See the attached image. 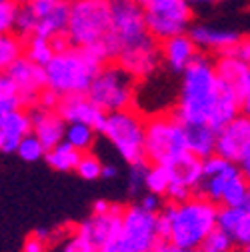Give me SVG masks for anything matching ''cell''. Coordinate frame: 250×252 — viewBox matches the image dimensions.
Here are the masks:
<instances>
[{"label": "cell", "instance_id": "ba28073f", "mask_svg": "<svg viewBox=\"0 0 250 252\" xmlns=\"http://www.w3.org/2000/svg\"><path fill=\"white\" fill-rule=\"evenodd\" d=\"M100 134L128 164L144 160V118L134 108L108 112Z\"/></svg>", "mask_w": 250, "mask_h": 252}, {"label": "cell", "instance_id": "e575fe53", "mask_svg": "<svg viewBox=\"0 0 250 252\" xmlns=\"http://www.w3.org/2000/svg\"><path fill=\"white\" fill-rule=\"evenodd\" d=\"M16 10H18V4L12 2V0H4V2H0V36L12 32Z\"/></svg>", "mask_w": 250, "mask_h": 252}, {"label": "cell", "instance_id": "b9f144b4", "mask_svg": "<svg viewBox=\"0 0 250 252\" xmlns=\"http://www.w3.org/2000/svg\"><path fill=\"white\" fill-rule=\"evenodd\" d=\"M150 252H198V248H194V250H184V248L174 246V244L168 242V240H158V242L152 246Z\"/></svg>", "mask_w": 250, "mask_h": 252}, {"label": "cell", "instance_id": "ab89813d", "mask_svg": "<svg viewBox=\"0 0 250 252\" xmlns=\"http://www.w3.org/2000/svg\"><path fill=\"white\" fill-rule=\"evenodd\" d=\"M20 108H22V104H20L18 94H12V96H2V98H0V114L14 112V110H20Z\"/></svg>", "mask_w": 250, "mask_h": 252}, {"label": "cell", "instance_id": "484cf974", "mask_svg": "<svg viewBox=\"0 0 250 252\" xmlns=\"http://www.w3.org/2000/svg\"><path fill=\"white\" fill-rule=\"evenodd\" d=\"M82 152L74 150L72 146H68L66 142H60L54 148L44 152V160L50 168H54L56 172H72L80 160Z\"/></svg>", "mask_w": 250, "mask_h": 252}, {"label": "cell", "instance_id": "5bb4252c", "mask_svg": "<svg viewBox=\"0 0 250 252\" xmlns=\"http://www.w3.org/2000/svg\"><path fill=\"white\" fill-rule=\"evenodd\" d=\"M116 64L126 70L136 82L142 78L152 76L162 64V56H160V42H156L152 36H146L144 40L124 48L116 56Z\"/></svg>", "mask_w": 250, "mask_h": 252}, {"label": "cell", "instance_id": "d6a6232c", "mask_svg": "<svg viewBox=\"0 0 250 252\" xmlns=\"http://www.w3.org/2000/svg\"><path fill=\"white\" fill-rule=\"evenodd\" d=\"M44 148H42V144L36 140V136H32V134H28V136H24L22 140H20V144H18V148H16V154L20 156V158L24 160V162H38V160H42L44 158Z\"/></svg>", "mask_w": 250, "mask_h": 252}, {"label": "cell", "instance_id": "4316f807", "mask_svg": "<svg viewBox=\"0 0 250 252\" xmlns=\"http://www.w3.org/2000/svg\"><path fill=\"white\" fill-rule=\"evenodd\" d=\"M62 142H66L78 152H90L96 142V132L86 124H66Z\"/></svg>", "mask_w": 250, "mask_h": 252}, {"label": "cell", "instance_id": "1f68e13d", "mask_svg": "<svg viewBox=\"0 0 250 252\" xmlns=\"http://www.w3.org/2000/svg\"><path fill=\"white\" fill-rule=\"evenodd\" d=\"M100 170H102V162L98 160V156L92 154V152H82L80 160H78V164L74 168V172L84 180L100 178Z\"/></svg>", "mask_w": 250, "mask_h": 252}, {"label": "cell", "instance_id": "bcb514c9", "mask_svg": "<svg viewBox=\"0 0 250 252\" xmlns=\"http://www.w3.org/2000/svg\"><path fill=\"white\" fill-rule=\"evenodd\" d=\"M16 4H28V2H34V0H12Z\"/></svg>", "mask_w": 250, "mask_h": 252}, {"label": "cell", "instance_id": "5b68a950", "mask_svg": "<svg viewBox=\"0 0 250 252\" xmlns=\"http://www.w3.org/2000/svg\"><path fill=\"white\" fill-rule=\"evenodd\" d=\"M216 212L218 206L200 196L172 204L168 242L184 250L198 248L204 236L216 226Z\"/></svg>", "mask_w": 250, "mask_h": 252}, {"label": "cell", "instance_id": "83f0119b", "mask_svg": "<svg viewBox=\"0 0 250 252\" xmlns=\"http://www.w3.org/2000/svg\"><path fill=\"white\" fill-rule=\"evenodd\" d=\"M24 42V48H22V56L28 58L30 62H34L38 66H46L48 62L52 60L54 56V50H52V44L50 40L46 38H38V36H32V38H26L22 40Z\"/></svg>", "mask_w": 250, "mask_h": 252}, {"label": "cell", "instance_id": "d590c367", "mask_svg": "<svg viewBox=\"0 0 250 252\" xmlns=\"http://www.w3.org/2000/svg\"><path fill=\"white\" fill-rule=\"evenodd\" d=\"M220 56H226V58H236V60H242V62H248L250 64V40L248 36H242L236 44H232L226 52H222ZM218 58V56H216Z\"/></svg>", "mask_w": 250, "mask_h": 252}, {"label": "cell", "instance_id": "c3c4849f", "mask_svg": "<svg viewBox=\"0 0 250 252\" xmlns=\"http://www.w3.org/2000/svg\"><path fill=\"white\" fill-rule=\"evenodd\" d=\"M0 2H4V0H0Z\"/></svg>", "mask_w": 250, "mask_h": 252}, {"label": "cell", "instance_id": "7c38bea8", "mask_svg": "<svg viewBox=\"0 0 250 252\" xmlns=\"http://www.w3.org/2000/svg\"><path fill=\"white\" fill-rule=\"evenodd\" d=\"M118 242L124 252H150L152 246L158 242L156 214L142 210L138 204L124 206Z\"/></svg>", "mask_w": 250, "mask_h": 252}, {"label": "cell", "instance_id": "4dcf8cb0", "mask_svg": "<svg viewBox=\"0 0 250 252\" xmlns=\"http://www.w3.org/2000/svg\"><path fill=\"white\" fill-rule=\"evenodd\" d=\"M234 244H232V240L228 238V234H224L220 228H212L206 236H204V240L200 242V246H198V252H234Z\"/></svg>", "mask_w": 250, "mask_h": 252}, {"label": "cell", "instance_id": "ffe728a7", "mask_svg": "<svg viewBox=\"0 0 250 252\" xmlns=\"http://www.w3.org/2000/svg\"><path fill=\"white\" fill-rule=\"evenodd\" d=\"M216 228H220L234 246L250 250V204L246 206H218Z\"/></svg>", "mask_w": 250, "mask_h": 252}, {"label": "cell", "instance_id": "cb8c5ba5", "mask_svg": "<svg viewBox=\"0 0 250 252\" xmlns=\"http://www.w3.org/2000/svg\"><path fill=\"white\" fill-rule=\"evenodd\" d=\"M184 130V140H186V150L192 156L204 160L214 154V138L216 132L206 124H182Z\"/></svg>", "mask_w": 250, "mask_h": 252}, {"label": "cell", "instance_id": "8d00e7d4", "mask_svg": "<svg viewBox=\"0 0 250 252\" xmlns=\"http://www.w3.org/2000/svg\"><path fill=\"white\" fill-rule=\"evenodd\" d=\"M22 252H48V238L44 232L36 230L34 234H30L22 246Z\"/></svg>", "mask_w": 250, "mask_h": 252}, {"label": "cell", "instance_id": "e0dca14e", "mask_svg": "<svg viewBox=\"0 0 250 252\" xmlns=\"http://www.w3.org/2000/svg\"><path fill=\"white\" fill-rule=\"evenodd\" d=\"M214 70L220 82H224L240 106V112L248 116L250 112V64L236 58L218 56L214 60Z\"/></svg>", "mask_w": 250, "mask_h": 252}, {"label": "cell", "instance_id": "f546056e", "mask_svg": "<svg viewBox=\"0 0 250 252\" xmlns=\"http://www.w3.org/2000/svg\"><path fill=\"white\" fill-rule=\"evenodd\" d=\"M168 184H170V174H168V170L164 166H156V164L148 166V172H146V178H144L146 192L164 198V192H166Z\"/></svg>", "mask_w": 250, "mask_h": 252}, {"label": "cell", "instance_id": "9a60e30c", "mask_svg": "<svg viewBox=\"0 0 250 252\" xmlns=\"http://www.w3.org/2000/svg\"><path fill=\"white\" fill-rule=\"evenodd\" d=\"M6 74L10 76V80L16 86V92H18V98H20L22 108L28 110V108L36 106L40 92L46 88L44 68L34 64V62H30L28 58L20 56V58H16L12 64L8 66Z\"/></svg>", "mask_w": 250, "mask_h": 252}, {"label": "cell", "instance_id": "2e32d148", "mask_svg": "<svg viewBox=\"0 0 250 252\" xmlns=\"http://www.w3.org/2000/svg\"><path fill=\"white\" fill-rule=\"evenodd\" d=\"M122 210L124 206L114 204L110 206V210L102 212V214H94L92 212L84 222H80L76 234L82 236L92 248H100L108 242H114L120 236V226H122Z\"/></svg>", "mask_w": 250, "mask_h": 252}, {"label": "cell", "instance_id": "7a4b0ae2", "mask_svg": "<svg viewBox=\"0 0 250 252\" xmlns=\"http://www.w3.org/2000/svg\"><path fill=\"white\" fill-rule=\"evenodd\" d=\"M110 18V0H70L66 26V38L70 46L88 48L102 64H108Z\"/></svg>", "mask_w": 250, "mask_h": 252}, {"label": "cell", "instance_id": "4fadbf2b", "mask_svg": "<svg viewBox=\"0 0 250 252\" xmlns=\"http://www.w3.org/2000/svg\"><path fill=\"white\" fill-rule=\"evenodd\" d=\"M240 176H244V174L240 172V168L236 164L212 154L202 160V176L194 188V196L206 198L208 202L220 206L226 190Z\"/></svg>", "mask_w": 250, "mask_h": 252}, {"label": "cell", "instance_id": "7dc6e473", "mask_svg": "<svg viewBox=\"0 0 250 252\" xmlns=\"http://www.w3.org/2000/svg\"><path fill=\"white\" fill-rule=\"evenodd\" d=\"M130 2H136V4H140V6H144V4L148 2V0H130Z\"/></svg>", "mask_w": 250, "mask_h": 252}, {"label": "cell", "instance_id": "ee69618b", "mask_svg": "<svg viewBox=\"0 0 250 252\" xmlns=\"http://www.w3.org/2000/svg\"><path fill=\"white\" fill-rule=\"evenodd\" d=\"M110 206H112V202H108V200H96L94 206H92V212H94V214H102V212L110 210Z\"/></svg>", "mask_w": 250, "mask_h": 252}, {"label": "cell", "instance_id": "52a82bcc", "mask_svg": "<svg viewBox=\"0 0 250 252\" xmlns=\"http://www.w3.org/2000/svg\"><path fill=\"white\" fill-rule=\"evenodd\" d=\"M86 96L104 114L126 110V108H132L134 104L136 80L126 70H122L116 62H108L92 78L86 90Z\"/></svg>", "mask_w": 250, "mask_h": 252}, {"label": "cell", "instance_id": "8992f818", "mask_svg": "<svg viewBox=\"0 0 250 252\" xmlns=\"http://www.w3.org/2000/svg\"><path fill=\"white\" fill-rule=\"evenodd\" d=\"M186 152L182 124L170 112L144 120V160L148 164L168 168Z\"/></svg>", "mask_w": 250, "mask_h": 252}, {"label": "cell", "instance_id": "603a6c76", "mask_svg": "<svg viewBox=\"0 0 250 252\" xmlns=\"http://www.w3.org/2000/svg\"><path fill=\"white\" fill-rule=\"evenodd\" d=\"M32 132L28 112L24 108L0 114V150L4 154L16 152L20 140Z\"/></svg>", "mask_w": 250, "mask_h": 252}, {"label": "cell", "instance_id": "44dd1931", "mask_svg": "<svg viewBox=\"0 0 250 252\" xmlns=\"http://www.w3.org/2000/svg\"><path fill=\"white\" fill-rule=\"evenodd\" d=\"M26 112L30 118V126H32V132L30 134L36 136V140L42 144L44 150H50L62 142L66 122L56 114V110H48L36 104L32 108H28Z\"/></svg>", "mask_w": 250, "mask_h": 252}, {"label": "cell", "instance_id": "f1b7e54d", "mask_svg": "<svg viewBox=\"0 0 250 252\" xmlns=\"http://www.w3.org/2000/svg\"><path fill=\"white\" fill-rule=\"evenodd\" d=\"M22 48H24V42L16 34L10 32L0 36V72H6L12 62L22 56Z\"/></svg>", "mask_w": 250, "mask_h": 252}, {"label": "cell", "instance_id": "d4e9b609", "mask_svg": "<svg viewBox=\"0 0 250 252\" xmlns=\"http://www.w3.org/2000/svg\"><path fill=\"white\" fill-rule=\"evenodd\" d=\"M166 170L170 174V182L182 184V186L190 188V190L194 192V188H196V184L200 182V176H202V160L196 158V156H192L190 152H186Z\"/></svg>", "mask_w": 250, "mask_h": 252}, {"label": "cell", "instance_id": "7402d4cb", "mask_svg": "<svg viewBox=\"0 0 250 252\" xmlns=\"http://www.w3.org/2000/svg\"><path fill=\"white\" fill-rule=\"evenodd\" d=\"M198 54H200V50L196 48V44L190 40V36L186 32L160 42L162 62L168 66V70L172 74H182L196 60Z\"/></svg>", "mask_w": 250, "mask_h": 252}, {"label": "cell", "instance_id": "74e56055", "mask_svg": "<svg viewBox=\"0 0 250 252\" xmlns=\"http://www.w3.org/2000/svg\"><path fill=\"white\" fill-rule=\"evenodd\" d=\"M162 198L160 196H156V194H150V192H144L142 196H140V200H138V206L142 208V210H146V212H152V214H156L160 208H162Z\"/></svg>", "mask_w": 250, "mask_h": 252}, {"label": "cell", "instance_id": "3957f363", "mask_svg": "<svg viewBox=\"0 0 250 252\" xmlns=\"http://www.w3.org/2000/svg\"><path fill=\"white\" fill-rule=\"evenodd\" d=\"M102 66L104 64L88 48L68 46L66 50L56 52L44 66L46 88L52 90L58 98L86 94L92 78Z\"/></svg>", "mask_w": 250, "mask_h": 252}, {"label": "cell", "instance_id": "60d3db41", "mask_svg": "<svg viewBox=\"0 0 250 252\" xmlns=\"http://www.w3.org/2000/svg\"><path fill=\"white\" fill-rule=\"evenodd\" d=\"M58 96L52 92V90H48V88H44L42 92H40V96H38V106H42V108H48V110H54L56 108V104H58Z\"/></svg>", "mask_w": 250, "mask_h": 252}, {"label": "cell", "instance_id": "f35d334b", "mask_svg": "<svg viewBox=\"0 0 250 252\" xmlns=\"http://www.w3.org/2000/svg\"><path fill=\"white\" fill-rule=\"evenodd\" d=\"M62 252H94V248H92L82 236L74 234L66 244H64V250Z\"/></svg>", "mask_w": 250, "mask_h": 252}, {"label": "cell", "instance_id": "6da1fadb", "mask_svg": "<svg viewBox=\"0 0 250 252\" xmlns=\"http://www.w3.org/2000/svg\"><path fill=\"white\" fill-rule=\"evenodd\" d=\"M218 96H220V80L216 76L214 62L208 54L200 52L192 64L182 72L178 102L170 114L180 124L208 126Z\"/></svg>", "mask_w": 250, "mask_h": 252}, {"label": "cell", "instance_id": "7bdbcfd3", "mask_svg": "<svg viewBox=\"0 0 250 252\" xmlns=\"http://www.w3.org/2000/svg\"><path fill=\"white\" fill-rule=\"evenodd\" d=\"M118 174V168L114 164H102V170H100V178H114Z\"/></svg>", "mask_w": 250, "mask_h": 252}, {"label": "cell", "instance_id": "f6af8a7d", "mask_svg": "<svg viewBox=\"0 0 250 252\" xmlns=\"http://www.w3.org/2000/svg\"><path fill=\"white\" fill-rule=\"evenodd\" d=\"M220 2H230V0H188V4L194 6H208V4H220Z\"/></svg>", "mask_w": 250, "mask_h": 252}, {"label": "cell", "instance_id": "836d02e7", "mask_svg": "<svg viewBox=\"0 0 250 252\" xmlns=\"http://www.w3.org/2000/svg\"><path fill=\"white\" fill-rule=\"evenodd\" d=\"M148 166H150V164H148L146 160L128 164V190H130L132 196L140 194V190L144 188V178H146Z\"/></svg>", "mask_w": 250, "mask_h": 252}, {"label": "cell", "instance_id": "d6986e66", "mask_svg": "<svg viewBox=\"0 0 250 252\" xmlns=\"http://www.w3.org/2000/svg\"><path fill=\"white\" fill-rule=\"evenodd\" d=\"M186 34L190 36V40L196 44V48L204 54L212 52L214 56H220L226 52L232 44H236L244 34L238 32L234 28L226 26H214V24H190Z\"/></svg>", "mask_w": 250, "mask_h": 252}, {"label": "cell", "instance_id": "30bf717a", "mask_svg": "<svg viewBox=\"0 0 250 252\" xmlns=\"http://www.w3.org/2000/svg\"><path fill=\"white\" fill-rule=\"evenodd\" d=\"M110 4H112V18H110V36H108V56L110 62H114L124 48L144 40L150 34L146 30L144 10L140 4L130 2V0H110Z\"/></svg>", "mask_w": 250, "mask_h": 252}, {"label": "cell", "instance_id": "8fae6325", "mask_svg": "<svg viewBox=\"0 0 250 252\" xmlns=\"http://www.w3.org/2000/svg\"><path fill=\"white\" fill-rule=\"evenodd\" d=\"M214 154L236 164L246 178L250 176V118L246 114H238L216 132Z\"/></svg>", "mask_w": 250, "mask_h": 252}, {"label": "cell", "instance_id": "277c9868", "mask_svg": "<svg viewBox=\"0 0 250 252\" xmlns=\"http://www.w3.org/2000/svg\"><path fill=\"white\" fill-rule=\"evenodd\" d=\"M70 0H34L28 4H18L12 32L20 40L26 38H46L66 36Z\"/></svg>", "mask_w": 250, "mask_h": 252}, {"label": "cell", "instance_id": "9c48e42d", "mask_svg": "<svg viewBox=\"0 0 250 252\" xmlns=\"http://www.w3.org/2000/svg\"><path fill=\"white\" fill-rule=\"evenodd\" d=\"M142 10L146 30L156 42L184 34L192 24V6L188 0H148Z\"/></svg>", "mask_w": 250, "mask_h": 252}, {"label": "cell", "instance_id": "ac0fdd59", "mask_svg": "<svg viewBox=\"0 0 250 252\" xmlns=\"http://www.w3.org/2000/svg\"><path fill=\"white\" fill-rule=\"evenodd\" d=\"M56 114L64 120L66 124H86L90 126L96 134L104 128V118L106 114L94 104L90 102L86 94H72V96H62L56 104Z\"/></svg>", "mask_w": 250, "mask_h": 252}]
</instances>
